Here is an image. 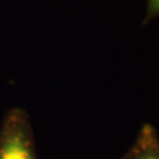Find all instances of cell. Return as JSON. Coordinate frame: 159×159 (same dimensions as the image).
Wrapping results in <instances>:
<instances>
[{
  "instance_id": "3",
  "label": "cell",
  "mask_w": 159,
  "mask_h": 159,
  "mask_svg": "<svg viewBox=\"0 0 159 159\" xmlns=\"http://www.w3.org/2000/svg\"><path fill=\"white\" fill-rule=\"evenodd\" d=\"M159 16V0H148V10H146V16L144 24L152 20Z\"/></svg>"
},
{
  "instance_id": "1",
  "label": "cell",
  "mask_w": 159,
  "mask_h": 159,
  "mask_svg": "<svg viewBox=\"0 0 159 159\" xmlns=\"http://www.w3.org/2000/svg\"><path fill=\"white\" fill-rule=\"evenodd\" d=\"M0 159H38L29 112L10 108L0 125Z\"/></svg>"
},
{
  "instance_id": "2",
  "label": "cell",
  "mask_w": 159,
  "mask_h": 159,
  "mask_svg": "<svg viewBox=\"0 0 159 159\" xmlns=\"http://www.w3.org/2000/svg\"><path fill=\"white\" fill-rule=\"evenodd\" d=\"M120 159H159V134L151 124H144L131 148Z\"/></svg>"
}]
</instances>
